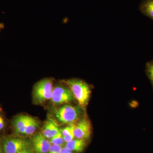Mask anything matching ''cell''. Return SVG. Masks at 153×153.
Segmentation results:
<instances>
[{
  "label": "cell",
  "instance_id": "cell-1",
  "mask_svg": "<svg viewBox=\"0 0 153 153\" xmlns=\"http://www.w3.org/2000/svg\"><path fill=\"white\" fill-rule=\"evenodd\" d=\"M71 91L74 98L82 108L87 106L91 94L90 85L82 79L72 78L62 81Z\"/></svg>",
  "mask_w": 153,
  "mask_h": 153
},
{
  "label": "cell",
  "instance_id": "cell-2",
  "mask_svg": "<svg viewBox=\"0 0 153 153\" xmlns=\"http://www.w3.org/2000/svg\"><path fill=\"white\" fill-rule=\"evenodd\" d=\"M53 85V81L51 78H45L37 82L33 88L34 102L37 104H41L51 99Z\"/></svg>",
  "mask_w": 153,
  "mask_h": 153
},
{
  "label": "cell",
  "instance_id": "cell-3",
  "mask_svg": "<svg viewBox=\"0 0 153 153\" xmlns=\"http://www.w3.org/2000/svg\"><path fill=\"white\" fill-rule=\"evenodd\" d=\"M81 109L80 106L65 105L55 111V116L62 123H73L80 118L81 114Z\"/></svg>",
  "mask_w": 153,
  "mask_h": 153
},
{
  "label": "cell",
  "instance_id": "cell-4",
  "mask_svg": "<svg viewBox=\"0 0 153 153\" xmlns=\"http://www.w3.org/2000/svg\"><path fill=\"white\" fill-rule=\"evenodd\" d=\"M30 146L28 140L22 138H9L3 143L4 153H18L22 151L28 150Z\"/></svg>",
  "mask_w": 153,
  "mask_h": 153
},
{
  "label": "cell",
  "instance_id": "cell-5",
  "mask_svg": "<svg viewBox=\"0 0 153 153\" xmlns=\"http://www.w3.org/2000/svg\"><path fill=\"white\" fill-rule=\"evenodd\" d=\"M74 97L67 86L57 85L53 88L51 101L55 105L68 103L73 100Z\"/></svg>",
  "mask_w": 153,
  "mask_h": 153
},
{
  "label": "cell",
  "instance_id": "cell-6",
  "mask_svg": "<svg viewBox=\"0 0 153 153\" xmlns=\"http://www.w3.org/2000/svg\"><path fill=\"white\" fill-rule=\"evenodd\" d=\"M91 134V125L86 118H83L75 125L74 134L76 138L88 140L90 137Z\"/></svg>",
  "mask_w": 153,
  "mask_h": 153
},
{
  "label": "cell",
  "instance_id": "cell-7",
  "mask_svg": "<svg viewBox=\"0 0 153 153\" xmlns=\"http://www.w3.org/2000/svg\"><path fill=\"white\" fill-rule=\"evenodd\" d=\"M34 149L37 153H47L52 144L42 133H38L32 139Z\"/></svg>",
  "mask_w": 153,
  "mask_h": 153
},
{
  "label": "cell",
  "instance_id": "cell-8",
  "mask_svg": "<svg viewBox=\"0 0 153 153\" xmlns=\"http://www.w3.org/2000/svg\"><path fill=\"white\" fill-rule=\"evenodd\" d=\"M57 123L52 118L47 120L44 124L42 134L47 139H51L59 132Z\"/></svg>",
  "mask_w": 153,
  "mask_h": 153
},
{
  "label": "cell",
  "instance_id": "cell-9",
  "mask_svg": "<svg viewBox=\"0 0 153 153\" xmlns=\"http://www.w3.org/2000/svg\"><path fill=\"white\" fill-rule=\"evenodd\" d=\"M33 118H34L25 115H21L15 118L13 121V124L16 133L21 134L23 129Z\"/></svg>",
  "mask_w": 153,
  "mask_h": 153
},
{
  "label": "cell",
  "instance_id": "cell-10",
  "mask_svg": "<svg viewBox=\"0 0 153 153\" xmlns=\"http://www.w3.org/2000/svg\"><path fill=\"white\" fill-rule=\"evenodd\" d=\"M85 140L74 139L70 142L66 143L65 147L72 152H81L86 146Z\"/></svg>",
  "mask_w": 153,
  "mask_h": 153
},
{
  "label": "cell",
  "instance_id": "cell-11",
  "mask_svg": "<svg viewBox=\"0 0 153 153\" xmlns=\"http://www.w3.org/2000/svg\"><path fill=\"white\" fill-rule=\"evenodd\" d=\"M140 10L143 15L153 21V0H143L140 4Z\"/></svg>",
  "mask_w": 153,
  "mask_h": 153
},
{
  "label": "cell",
  "instance_id": "cell-12",
  "mask_svg": "<svg viewBox=\"0 0 153 153\" xmlns=\"http://www.w3.org/2000/svg\"><path fill=\"white\" fill-rule=\"evenodd\" d=\"M38 126V121L36 119L33 118V120L26 126L23 129L21 134H22L31 135L36 131V129Z\"/></svg>",
  "mask_w": 153,
  "mask_h": 153
},
{
  "label": "cell",
  "instance_id": "cell-13",
  "mask_svg": "<svg viewBox=\"0 0 153 153\" xmlns=\"http://www.w3.org/2000/svg\"><path fill=\"white\" fill-rule=\"evenodd\" d=\"M50 141L52 145L61 146L63 144L65 141H64L63 135L61 134L60 129L59 132L55 135V136L50 139Z\"/></svg>",
  "mask_w": 153,
  "mask_h": 153
},
{
  "label": "cell",
  "instance_id": "cell-14",
  "mask_svg": "<svg viewBox=\"0 0 153 153\" xmlns=\"http://www.w3.org/2000/svg\"><path fill=\"white\" fill-rule=\"evenodd\" d=\"M146 72L153 88V60L149 61L146 64Z\"/></svg>",
  "mask_w": 153,
  "mask_h": 153
},
{
  "label": "cell",
  "instance_id": "cell-15",
  "mask_svg": "<svg viewBox=\"0 0 153 153\" xmlns=\"http://www.w3.org/2000/svg\"><path fill=\"white\" fill-rule=\"evenodd\" d=\"M75 127V124L74 123H71L68 126L60 129L61 134L63 137L67 136L69 135L74 134V129Z\"/></svg>",
  "mask_w": 153,
  "mask_h": 153
},
{
  "label": "cell",
  "instance_id": "cell-16",
  "mask_svg": "<svg viewBox=\"0 0 153 153\" xmlns=\"http://www.w3.org/2000/svg\"><path fill=\"white\" fill-rule=\"evenodd\" d=\"M62 148V146H60L52 145L47 153H60Z\"/></svg>",
  "mask_w": 153,
  "mask_h": 153
},
{
  "label": "cell",
  "instance_id": "cell-17",
  "mask_svg": "<svg viewBox=\"0 0 153 153\" xmlns=\"http://www.w3.org/2000/svg\"><path fill=\"white\" fill-rule=\"evenodd\" d=\"M4 127V119L0 115V130L2 129Z\"/></svg>",
  "mask_w": 153,
  "mask_h": 153
},
{
  "label": "cell",
  "instance_id": "cell-18",
  "mask_svg": "<svg viewBox=\"0 0 153 153\" xmlns=\"http://www.w3.org/2000/svg\"><path fill=\"white\" fill-rule=\"evenodd\" d=\"M60 153H73L72 151L69 150L66 147L62 148Z\"/></svg>",
  "mask_w": 153,
  "mask_h": 153
},
{
  "label": "cell",
  "instance_id": "cell-19",
  "mask_svg": "<svg viewBox=\"0 0 153 153\" xmlns=\"http://www.w3.org/2000/svg\"><path fill=\"white\" fill-rule=\"evenodd\" d=\"M18 153H33L30 152V151L28 150H25L22 151V152H19Z\"/></svg>",
  "mask_w": 153,
  "mask_h": 153
},
{
  "label": "cell",
  "instance_id": "cell-20",
  "mask_svg": "<svg viewBox=\"0 0 153 153\" xmlns=\"http://www.w3.org/2000/svg\"><path fill=\"white\" fill-rule=\"evenodd\" d=\"M0 153H3L2 149L1 147V145H0Z\"/></svg>",
  "mask_w": 153,
  "mask_h": 153
},
{
  "label": "cell",
  "instance_id": "cell-21",
  "mask_svg": "<svg viewBox=\"0 0 153 153\" xmlns=\"http://www.w3.org/2000/svg\"><path fill=\"white\" fill-rule=\"evenodd\" d=\"M3 27H4V26H3V24H0V30L2 29Z\"/></svg>",
  "mask_w": 153,
  "mask_h": 153
}]
</instances>
